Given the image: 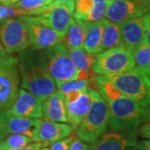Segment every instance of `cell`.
I'll use <instances>...</instances> for the list:
<instances>
[{"label": "cell", "mask_w": 150, "mask_h": 150, "mask_svg": "<svg viewBox=\"0 0 150 150\" xmlns=\"http://www.w3.org/2000/svg\"><path fill=\"white\" fill-rule=\"evenodd\" d=\"M18 61L21 88L44 100L56 90V83L48 73L42 54L23 51Z\"/></svg>", "instance_id": "6da1fadb"}, {"label": "cell", "mask_w": 150, "mask_h": 150, "mask_svg": "<svg viewBox=\"0 0 150 150\" xmlns=\"http://www.w3.org/2000/svg\"><path fill=\"white\" fill-rule=\"evenodd\" d=\"M107 103L109 110L108 127L111 131L136 134L140 125L148 122V108L129 97L122 95L107 101Z\"/></svg>", "instance_id": "7a4b0ae2"}, {"label": "cell", "mask_w": 150, "mask_h": 150, "mask_svg": "<svg viewBox=\"0 0 150 150\" xmlns=\"http://www.w3.org/2000/svg\"><path fill=\"white\" fill-rule=\"evenodd\" d=\"M88 92L91 97L90 108L76 129V134L82 141L92 144L107 130L109 110L107 102L98 92L90 88Z\"/></svg>", "instance_id": "3957f363"}, {"label": "cell", "mask_w": 150, "mask_h": 150, "mask_svg": "<svg viewBox=\"0 0 150 150\" xmlns=\"http://www.w3.org/2000/svg\"><path fill=\"white\" fill-rule=\"evenodd\" d=\"M123 93L144 107L150 105V82L149 76L134 69L110 75H103Z\"/></svg>", "instance_id": "277c9868"}, {"label": "cell", "mask_w": 150, "mask_h": 150, "mask_svg": "<svg viewBox=\"0 0 150 150\" xmlns=\"http://www.w3.org/2000/svg\"><path fill=\"white\" fill-rule=\"evenodd\" d=\"M42 56L48 73L56 85L59 86L66 82L76 80L79 69L74 64L64 44L59 43L46 48Z\"/></svg>", "instance_id": "5b68a950"}, {"label": "cell", "mask_w": 150, "mask_h": 150, "mask_svg": "<svg viewBox=\"0 0 150 150\" xmlns=\"http://www.w3.org/2000/svg\"><path fill=\"white\" fill-rule=\"evenodd\" d=\"M19 84L18 59L8 55L0 60V112L8 111L15 102Z\"/></svg>", "instance_id": "8992f818"}, {"label": "cell", "mask_w": 150, "mask_h": 150, "mask_svg": "<svg viewBox=\"0 0 150 150\" xmlns=\"http://www.w3.org/2000/svg\"><path fill=\"white\" fill-rule=\"evenodd\" d=\"M134 68L133 52L123 46L98 53L93 64V70L98 75L115 74Z\"/></svg>", "instance_id": "52a82bcc"}, {"label": "cell", "mask_w": 150, "mask_h": 150, "mask_svg": "<svg viewBox=\"0 0 150 150\" xmlns=\"http://www.w3.org/2000/svg\"><path fill=\"white\" fill-rule=\"evenodd\" d=\"M0 41L8 54L21 53L31 45L27 23L21 17L1 21Z\"/></svg>", "instance_id": "ba28073f"}, {"label": "cell", "mask_w": 150, "mask_h": 150, "mask_svg": "<svg viewBox=\"0 0 150 150\" xmlns=\"http://www.w3.org/2000/svg\"><path fill=\"white\" fill-rule=\"evenodd\" d=\"M75 2L55 4L50 3V8L48 11L39 15L28 16L31 20L41 23L44 26L54 28L60 32L67 33L71 21L74 18Z\"/></svg>", "instance_id": "9c48e42d"}, {"label": "cell", "mask_w": 150, "mask_h": 150, "mask_svg": "<svg viewBox=\"0 0 150 150\" xmlns=\"http://www.w3.org/2000/svg\"><path fill=\"white\" fill-rule=\"evenodd\" d=\"M27 23L30 43L36 50H42L61 43L64 39L65 32H60L54 28L44 26L31 20L28 16H20Z\"/></svg>", "instance_id": "30bf717a"}, {"label": "cell", "mask_w": 150, "mask_h": 150, "mask_svg": "<svg viewBox=\"0 0 150 150\" xmlns=\"http://www.w3.org/2000/svg\"><path fill=\"white\" fill-rule=\"evenodd\" d=\"M149 11L137 0H109L105 18L113 23H122L144 16Z\"/></svg>", "instance_id": "8fae6325"}, {"label": "cell", "mask_w": 150, "mask_h": 150, "mask_svg": "<svg viewBox=\"0 0 150 150\" xmlns=\"http://www.w3.org/2000/svg\"><path fill=\"white\" fill-rule=\"evenodd\" d=\"M42 103L43 100L39 98L21 88L15 102L7 112L17 117L40 118H42Z\"/></svg>", "instance_id": "7c38bea8"}, {"label": "cell", "mask_w": 150, "mask_h": 150, "mask_svg": "<svg viewBox=\"0 0 150 150\" xmlns=\"http://www.w3.org/2000/svg\"><path fill=\"white\" fill-rule=\"evenodd\" d=\"M136 136L116 131L103 133L92 143L89 150H126L129 147H137Z\"/></svg>", "instance_id": "4fadbf2b"}, {"label": "cell", "mask_w": 150, "mask_h": 150, "mask_svg": "<svg viewBox=\"0 0 150 150\" xmlns=\"http://www.w3.org/2000/svg\"><path fill=\"white\" fill-rule=\"evenodd\" d=\"M123 46L130 51L138 48L146 37L143 16L120 23Z\"/></svg>", "instance_id": "5bb4252c"}, {"label": "cell", "mask_w": 150, "mask_h": 150, "mask_svg": "<svg viewBox=\"0 0 150 150\" xmlns=\"http://www.w3.org/2000/svg\"><path fill=\"white\" fill-rule=\"evenodd\" d=\"M8 134H18L29 138L33 142L39 141L38 129L42 122L39 118H23L11 115L6 111Z\"/></svg>", "instance_id": "9a60e30c"}, {"label": "cell", "mask_w": 150, "mask_h": 150, "mask_svg": "<svg viewBox=\"0 0 150 150\" xmlns=\"http://www.w3.org/2000/svg\"><path fill=\"white\" fill-rule=\"evenodd\" d=\"M65 110L68 122L76 129L85 118L91 105V97L88 88L82 92L80 95L71 101H65Z\"/></svg>", "instance_id": "2e32d148"}, {"label": "cell", "mask_w": 150, "mask_h": 150, "mask_svg": "<svg viewBox=\"0 0 150 150\" xmlns=\"http://www.w3.org/2000/svg\"><path fill=\"white\" fill-rule=\"evenodd\" d=\"M42 118L43 120L69 123L65 110L64 96L59 90L53 92L43 101Z\"/></svg>", "instance_id": "e0dca14e"}, {"label": "cell", "mask_w": 150, "mask_h": 150, "mask_svg": "<svg viewBox=\"0 0 150 150\" xmlns=\"http://www.w3.org/2000/svg\"><path fill=\"white\" fill-rule=\"evenodd\" d=\"M71 124L61 122L43 120L38 129V139L46 146L69 137L73 132Z\"/></svg>", "instance_id": "ac0fdd59"}, {"label": "cell", "mask_w": 150, "mask_h": 150, "mask_svg": "<svg viewBox=\"0 0 150 150\" xmlns=\"http://www.w3.org/2000/svg\"><path fill=\"white\" fill-rule=\"evenodd\" d=\"M105 18L94 22H88L83 48L87 53L98 54L100 53L101 40Z\"/></svg>", "instance_id": "d6986e66"}, {"label": "cell", "mask_w": 150, "mask_h": 150, "mask_svg": "<svg viewBox=\"0 0 150 150\" xmlns=\"http://www.w3.org/2000/svg\"><path fill=\"white\" fill-rule=\"evenodd\" d=\"M123 46L120 23H113L105 18L103 31L100 52Z\"/></svg>", "instance_id": "ffe728a7"}, {"label": "cell", "mask_w": 150, "mask_h": 150, "mask_svg": "<svg viewBox=\"0 0 150 150\" xmlns=\"http://www.w3.org/2000/svg\"><path fill=\"white\" fill-rule=\"evenodd\" d=\"M87 21H82L73 18L69 27L66 33L64 39V46L68 49L76 48H83L87 28Z\"/></svg>", "instance_id": "44dd1931"}, {"label": "cell", "mask_w": 150, "mask_h": 150, "mask_svg": "<svg viewBox=\"0 0 150 150\" xmlns=\"http://www.w3.org/2000/svg\"><path fill=\"white\" fill-rule=\"evenodd\" d=\"M68 50L78 69L84 70L88 73H93V64L96 58V54H88L83 48H71Z\"/></svg>", "instance_id": "7402d4cb"}, {"label": "cell", "mask_w": 150, "mask_h": 150, "mask_svg": "<svg viewBox=\"0 0 150 150\" xmlns=\"http://www.w3.org/2000/svg\"><path fill=\"white\" fill-rule=\"evenodd\" d=\"M135 68L147 74L150 68V42L147 36L139 46L133 51Z\"/></svg>", "instance_id": "603a6c76"}, {"label": "cell", "mask_w": 150, "mask_h": 150, "mask_svg": "<svg viewBox=\"0 0 150 150\" xmlns=\"http://www.w3.org/2000/svg\"><path fill=\"white\" fill-rule=\"evenodd\" d=\"M50 3L51 0H19L13 6L24 11L25 16H35L48 11Z\"/></svg>", "instance_id": "cb8c5ba5"}, {"label": "cell", "mask_w": 150, "mask_h": 150, "mask_svg": "<svg viewBox=\"0 0 150 150\" xmlns=\"http://www.w3.org/2000/svg\"><path fill=\"white\" fill-rule=\"evenodd\" d=\"M33 142L29 138L18 134L7 135L0 143V150H16Z\"/></svg>", "instance_id": "d4e9b609"}, {"label": "cell", "mask_w": 150, "mask_h": 150, "mask_svg": "<svg viewBox=\"0 0 150 150\" xmlns=\"http://www.w3.org/2000/svg\"><path fill=\"white\" fill-rule=\"evenodd\" d=\"M108 3L109 0H93V7L87 21L94 22L103 19L106 15Z\"/></svg>", "instance_id": "484cf974"}, {"label": "cell", "mask_w": 150, "mask_h": 150, "mask_svg": "<svg viewBox=\"0 0 150 150\" xmlns=\"http://www.w3.org/2000/svg\"><path fill=\"white\" fill-rule=\"evenodd\" d=\"M74 18L82 21H87L93 4V0H75Z\"/></svg>", "instance_id": "4316f807"}, {"label": "cell", "mask_w": 150, "mask_h": 150, "mask_svg": "<svg viewBox=\"0 0 150 150\" xmlns=\"http://www.w3.org/2000/svg\"><path fill=\"white\" fill-rule=\"evenodd\" d=\"M59 90L65 96L69 92L73 90H84L88 88V80L80 79V80H72L64 83L58 86Z\"/></svg>", "instance_id": "83f0119b"}, {"label": "cell", "mask_w": 150, "mask_h": 150, "mask_svg": "<svg viewBox=\"0 0 150 150\" xmlns=\"http://www.w3.org/2000/svg\"><path fill=\"white\" fill-rule=\"evenodd\" d=\"M14 16H25V13L14 6L0 5V21Z\"/></svg>", "instance_id": "f1b7e54d"}, {"label": "cell", "mask_w": 150, "mask_h": 150, "mask_svg": "<svg viewBox=\"0 0 150 150\" xmlns=\"http://www.w3.org/2000/svg\"><path fill=\"white\" fill-rule=\"evenodd\" d=\"M74 138L73 136H69L63 139L59 140L51 144L49 150H69L70 144Z\"/></svg>", "instance_id": "f546056e"}, {"label": "cell", "mask_w": 150, "mask_h": 150, "mask_svg": "<svg viewBox=\"0 0 150 150\" xmlns=\"http://www.w3.org/2000/svg\"><path fill=\"white\" fill-rule=\"evenodd\" d=\"M136 134L141 138L150 141V122L144 123L136 131Z\"/></svg>", "instance_id": "4dcf8cb0"}, {"label": "cell", "mask_w": 150, "mask_h": 150, "mask_svg": "<svg viewBox=\"0 0 150 150\" xmlns=\"http://www.w3.org/2000/svg\"><path fill=\"white\" fill-rule=\"evenodd\" d=\"M8 128H7V118H6V112H0V143L8 135Z\"/></svg>", "instance_id": "1f68e13d"}, {"label": "cell", "mask_w": 150, "mask_h": 150, "mask_svg": "<svg viewBox=\"0 0 150 150\" xmlns=\"http://www.w3.org/2000/svg\"><path fill=\"white\" fill-rule=\"evenodd\" d=\"M69 150H89V147L85 142L82 141L79 138H76L72 141Z\"/></svg>", "instance_id": "d6a6232c"}, {"label": "cell", "mask_w": 150, "mask_h": 150, "mask_svg": "<svg viewBox=\"0 0 150 150\" xmlns=\"http://www.w3.org/2000/svg\"><path fill=\"white\" fill-rule=\"evenodd\" d=\"M45 147H47V146L42 142L35 141V142H30L27 145H25V146L16 150H41Z\"/></svg>", "instance_id": "836d02e7"}, {"label": "cell", "mask_w": 150, "mask_h": 150, "mask_svg": "<svg viewBox=\"0 0 150 150\" xmlns=\"http://www.w3.org/2000/svg\"><path fill=\"white\" fill-rule=\"evenodd\" d=\"M143 20H144V24L146 36L150 42V10L143 16Z\"/></svg>", "instance_id": "e575fe53"}, {"label": "cell", "mask_w": 150, "mask_h": 150, "mask_svg": "<svg viewBox=\"0 0 150 150\" xmlns=\"http://www.w3.org/2000/svg\"><path fill=\"white\" fill-rule=\"evenodd\" d=\"M137 147L141 150H150V141L144 139L138 143Z\"/></svg>", "instance_id": "d590c367"}, {"label": "cell", "mask_w": 150, "mask_h": 150, "mask_svg": "<svg viewBox=\"0 0 150 150\" xmlns=\"http://www.w3.org/2000/svg\"><path fill=\"white\" fill-rule=\"evenodd\" d=\"M19 0H0V5L13 6Z\"/></svg>", "instance_id": "8d00e7d4"}, {"label": "cell", "mask_w": 150, "mask_h": 150, "mask_svg": "<svg viewBox=\"0 0 150 150\" xmlns=\"http://www.w3.org/2000/svg\"><path fill=\"white\" fill-rule=\"evenodd\" d=\"M7 56H8V53L6 52L5 48L4 47L3 43H1V41H0V60L4 59Z\"/></svg>", "instance_id": "74e56055"}, {"label": "cell", "mask_w": 150, "mask_h": 150, "mask_svg": "<svg viewBox=\"0 0 150 150\" xmlns=\"http://www.w3.org/2000/svg\"><path fill=\"white\" fill-rule=\"evenodd\" d=\"M137 1L143 4L149 10H150V0H137Z\"/></svg>", "instance_id": "f35d334b"}, {"label": "cell", "mask_w": 150, "mask_h": 150, "mask_svg": "<svg viewBox=\"0 0 150 150\" xmlns=\"http://www.w3.org/2000/svg\"><path fill=\"white\" fill-rule=\"evenodd\" d=\"M69 1H71V0H51L52 3H55V4H61V3H65Z\"/></svg>", "instance_id": "ab89813d"}, {"label": "cell", "mask_w": 150, "mask_h": 150, "mask_svg": "<svg viewBox=\"0 0 150 150\" xmlns=\"http://www.w3.org/2000/svg\"><path fill=\"white\" fill-rule=\"evenodd\" d=\"M126 150H141L138 147H129L128 149H126Z\"/></svg>", "instance_id": "60d3db41"}, {"label": "cell", "mask_w": 150, "mask_h": 150, "mask_svg": "<svg viewBox=\"0 0 150 150\" xmlns=\"http://www.w3.org/2000/svg\"><path fill=\"white\" fill-rule=\"evenodd\" d=\"M147 108H148V122H150V105L147 107Z\"/></svg>", "instance_id": "b9f144b4"}, {"label": "cell", "mask_w": 150, "mask_h": 150, "mask_svg": "<svg viewBox=\"0 0 150 150\" xmlns=\"http://www.w3.org/2000/svg\"><path fill=\"white\" fill-rule=\"evenodd\" d=\"M41 150H49V149H48V148H46V147H45V148H43V149H42Z\"/></svg>", "instance_id": "7bdbcfd3"}, {"label": "cell", "mask_w": 150, "mask_h": 150, "mask_svg": "<svg viewBox=\"0 0 150 150\" xmlns=\"http://www.w3.org/2000/svg\"><path fill=\"white\" fill-rule=\"evenodd\" d=\"M147 75H150V68H149V69L148 70V73H147Z\"/></svg>", "instance_id": "ee69618b"}, {"label": "cell", "mask_w": 150, "mask_h": 150, "mask_svg": "<svg viewBox=\"0 0 150 150\" xmlns=\"http://www.w3.org/2000/svg\"><path fill=\"white\" fill-rule=\"evenodd\" d=\"M149 76V82H150V75H148Z\"/></svg>", "instance_id": "f6af8a7d"}]
</instances>
